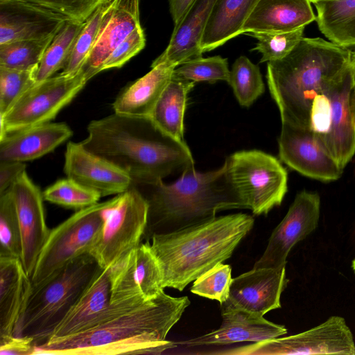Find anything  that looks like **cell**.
<instances>
[{
    "instance_id": "obj_1",
    "label": "cell",
    "mask_w": 355,
    "mask_h": 355,
    "mask_svg": "<svg viewBox=\"0 0 355 355\" xmlns=\"http://www.w3.org/2000/svg\"><path fill=\"white\" fill-rule=\"evenodd\" d=\"M190 303L187 296L175 297L163 291L90 329L50 338L36 345L34 355L161 354L177 347L166 338Z\"/></svg>"
},
{
    "instance_id": "obj_2",
    "label": "cell",
    "mask_w": 355,
    "mask_h": 355,
    "mask_svg": "<svg viewBox=\"0 0 355 355\" xmlns=\"http://www.w3.org/2000/svg\"><path fill=\"white\" fill-rule=\"evenodd\" d=\"M87 132L81 145L123 170L132 181L163 180L194 166L186 142L164 132L150 117L114 112L91 121Z\"/></svg>"
},
{
    "instance_id": "obj_3",
    "label": "cell",
    "mask_w": 355,
    "mask_h": 355,
    "mask_svg": "<svg viewBox=\"0 0 355 355\" xmlns=\"http://www.w3.org/2000/svg\"><path fill=\"white\" fill-rule=\"evenodd\" d=\"M350 52L320 37H302L284 58L267 62L266 81L282 123L310 130L314 98L349 72Z\"/></svg>"
},
{
    "instance_id": "obj_4",
    "label": "cell",
    "mask_w": 355,
    "mask_h": 355,
    "mask_svg": "<svg viewBox=\"0 0 355 355\" xmlns=\"http://www.w3.org/2000/svg\"><path fill=\"white\" fill-rule=\"evenodd\" d=\"M148 205L144 238L166 233L212 217L218 211L248 209L228 176L226 165L200 173L194 166L185 169L178 180L166 184L162 180L132 181Z\"/></svg>"
},
{
    "instance_id": "obj_5",
    "label": "cell",
    "mask_w": 355,
    "mask_h": 355,
    "mask_svg": "<svg viewBox=\"0 0 355 355\" xmlns=\"http://www.w3.org/2000/svg\"><path fill=\"white\" fill-rule=\"evenodd\" d=\"M254 217L244 213L214 216L150 238L164 288L180 291L218 263L229 259L252 229Z\"/></svg>"
},
{
    "instance_id": "obj_6",
    "label": "cell",
    "mask_w": 355,
    "mask_h": 355,
    "mask_svg": "<svg viewBox=\"0 0 355 355\" xmlns=\"http://www.w3.org/2000/svg\"><path fill=\"white\" fill-rule=\"evenodd\" d=\"M101 268L85 254L33 288L13 336L31 338L36 345L48 340Z\"/></svg>"
},
{
    "instance_id": "obj_7",
    "label": "cell",
    "mask_w": 355,
    "mask_h": 355,
    "mask_svg": "<svg viewBox=\"0 0 355 355\" xmlns=\"http://www.w3.org/2000/svg\"><path fill=\"white\" fill-rule=\"evenodd\" d=\"M148 213V203L133 184L106 201L101 230L89 253L101 268H110L139 245L147 226Z\"/></svg>"
},
{
    "instance_id": "obj_8",
    "label": "cell",
    "mask_w": 355,
    "mask_h": 355,
    "mask_svg": "<svg viewBox=\"0 0 355 355\" xmlns=\"http://www.w3.org/2000/svg\"><path fill=\"white\" fill-rule=\"evenodd\" d=\"M231 181L254 215L279 206L288 191V173L275 157L259 150L237 151L225 161Z\"/></svg>"
},
{
    "instance_id": "obj_9",
    "label": "cell",
    "mask_w": 355,
    "mask_h": 355,
    "mask_svg": "<svg viewBox=\"0 0 355 355\" xmlns=\"http://www.w3.org/2000/svg\"><path fill=\"white\" fill-rule=\"evenodd\" d=\"M105 205L106 201L78 209L51 230L31 278L33 288L72 260L90 253L101 230Z\"/></svg>"
},
{
    "instance_id": "obj_10",
    "label": "cell",
    "mask_w": 355,
    "mask_h": 355,
    "mask_svg": "<svg viewBox=\"0 0 355 355\" xmlns=\"http://www.w3.org/2000/svg\"><path fill=\"white\" fill-rule=\"evenodd\" d=\"M81 69L75 75L59 73L36 82L5 114H0V139L8 133L49 123L88 81Z\"/></svg>"
},
{
    "instance_id": "obj_11",
    "label": "cell",
    "mask_w": 355,
    "mask_h": 355,
    "mask_svg": "<svg viewBox=\"0 0 355 355\" xmlns=\"http://www.w3.org/2000/svg\"><path fill=\"white\" fill-rule=\"evenodd\" d=\"M227 355L355 354V342L345 320L329 317L305 331L265 340L227 350L211 352Z\"/></svg>"
},
{
    "instance_id": "obj_12",
    "label": "cell",
    "mask_w": 355,
    "mask_h": 355,
    "mask_svg": "<svg viewBox=\"0 0 355 355\" xmlns=\"http://www.w3.org/2000/svg\"><path fill=\"white\" fill-rule=\"evenodd\" d=\"M106 269L111 303L125 311L156 297L164 289L160 265L148 240Z\"/></svg>"
},
{
    "instance_id": "obj_13",
    "label": "cell",
    "mask_w": 355,
    "mask_h": 355,
    "mask_svg": "<svg viewBox=\"0 0 355 355\" xmlns=\"http://www.w3.org/2000/svg\"><path fill=\"white\" fill-rule=\"evenodd\" d=\"M320 206V197L317 192H299L284 218L272 231L265 251L253 268L286 266L292 248L316 230Z\"/></svg>"
},
{
    "instance_id": "obj_14",
    "label": "cell",
    "mask_w": 355,
    "mask_h": 355,
    "mask_svg": "<svg viewBox=\"0 0 355 355\" xmlns=\"http://www.w3.org/2000/svg\"><path fill=\"white\" fill-rule=\"evenodd\" d=\"M279 157L291 169L321 182L338 180L343 169L311 130L282 123Z\"/></svg>"
},
{
    "instance_id": "obj_15",
    "label": "cell",
    "mask_w": 355,
    "mask_h": 355,
    "mask_svg": "<svg viewBox=\"0 0 355 355\" xmlns=\"http://www.w3.org/2000/svg\"><path fill=\"white\" fill-rule=\"evenodd\" d=\"M18 216L23 267L31 278L39 254L51 230L46 225L43 195L24 171L9 189Z\"/></svg>"
},
{
    "instance_id": "obj_16",
    "label": "cell",
    "mask_w": 355,
    "mask_h": 355,
    "mask_svg": "<svg viewBox=\"0 0 355 355\" xmlns=\"http://www.w3.org/2000/svg\"><path fill=\"white\" fill-rule=\"evenodd\" d=\"M67 178L99 193L101 197L126 191L132 179L108 160L86 150L81 144L69 142L64 153Z\"/></svg>"
},
{
    "instance_id": "obj_17",
    "label": "cell",
    "mask_w": 355,
    "mask_h": 355,
    "mask_svg": "<svg viewBox=\"0 0 355 355\" xmlns=\"http://www.w3.org/2000/svg\"><path fill=\"white\" fill-rule=\"evenodd\" d=\"M222 323L216 330L176 344L186 347L230 345L259 342L286 334L285 326L268 321L241 309L220 304Z\"/></svg>"
},
{
    "instance_id": "obj_18",
    "label": "cell",
    "mask_w": 355,
    "mask_h": 355,
    "mask_svg": "<svg viewBox=\"0 0 355 355\" xmlns=\"http://www.w3.org/2000/svg\"><path fill=\"white\" fill-rule=\"evenodd\" d=\"M286 266L253 268L233 278L225 305L260 315L281 307V295L286 286Z\"/></svg>"
},
{
    "instance_id": "obj_19",
    "label": "cell",
    "mask_w": 355,
    "mask_h": 355,
    "mask_svg": "<svg viewBox=\"0 0 355 355\" xmlns=\"http://www.w3.org/2000/svg\"><path fill=\"white\" fill-rule=\"evenodd\" d=\"M125 311L112 304L107 269L101 268L49 339L79 334Z\"/></svg>"
},
{
    "instance_id": "obj_20",
    "label": "cell",
    "mask_w": 355,
    "mask_h": 355,
    "mask_svg": "<svg viewBox=\"0 0 355 355\" xmlns=\"http://www.w3.org/2000/svg\"><path fill=\"white\" fill-rule=\"evenodd\" d=\"M69 19L22 0L0 1V44L55 36Z\"/></svg>"
},
{
    "instance_id": "obj_21",
    "label": "cell",
    "mask_w": 355,
    "mask_h": 355,
    "mask_svg": "<svg viewBox=\"0 0 355 355\" xmlns=\"http://www.w3.org/2000/svg\"><path fill=\"white\" fill-rule=\"evenodd\" d=\"M139 26V0L110 1L92 50L81 69L88 80L101 71L110 55Z\"/></svg>"
},
{
    "instance_id": "obj_22",
    "label": "cell",
    "mask_w": 355,
    "mask_h": 355,
    "mask_svg": "<svg viewBox=\"0 0 355 355\" xmlns=\"http://www.w3.org/2000/svg\"><path fill=\"white\" fill-rule=\"evenodd\" d=\"M352 90L350 71L329 88L330 125L327 133L319 139L343 170L355 155V121L350 103Z\"/></svg>"
},
{
    "instance_id": "obj_23",
    "label": "cell",
    "mask_w": 355,
    "mask_h": 355,
    "mask_svg": "<svg viewBox=\"0 0 355 355\" xmlns=\"http://www.w3.org/2000/svg\"><path fill=\"white\" fill-rule=\"evenodd\" d=\"M73 132L64 123H46L8 133L0 139V162L33 160L53 151Z\"/></svg>"
},
{
    "instance_id": "obj_24",
    "label": "cell",
    "mask_w": 355,
    "mask_h": 355,
    "mask_svg": "<svg viewBox=\"0 0 355 355\" xmlns=\"http://www.w3.org/2000/svg\"><path fill=\"white\" fill-rule=\"evenodd\" d=\"M216 1L193 0L182 20L174 26L167 47L152 64L166 62L177 67L189 60L201 57V38Z\"/></svg>"
},
{
    "instance_id": "obj_25",
    "label": "cell",
    "mask_w": 355,
    "mask_h": 355,
    "mask_svg": "<svg viewBox=\"0 0 355 355\" xmlns=\"http://www.w3.org/2000/svg\"><path fill=\"white\" fill-rule=\"evenodd\" d=\"M32 290L20 259L0 257V340L13 336Z\"/></svg>"
},
{
    "instance_id": "obj_26",
    "label": "cell",
    "mask_w": 355,
    "mask_h": 355,
    "mask_svg": "<svg viewBox=\"0 0 355 355\" xmlns=\"http://www.w3.org/2000/svg\"><path fill=\"white\" fill-rule=\"evenodd\" d=\"M316 19L310 0H259L243 27L248 32H289Z\"/></svg>"
},
{
    "instance_id": "obj_27",
    "label": "cell",
    "mask_w": 355,
    "mask_h": 355,
    "mask_svg": "<svg viewBox=\"0 0 355 355\" xmlns=\"http://www.w3.org/2000/svg\"><path fill=\"white\" fill-rule=\"evenodd\" d=\"M176 67L166 62L151 64V70L137 79L115 99L114 112L135 116L150 117Z\"/></svg>"
},
{
    "instance_id": "obj_28",
    "label": "cell",
    "mask_w": 355,
    "mask_h": 355,
    "mask_svg": "<svg viewBox=\"0 0 355 355\" xmlns=\"http://www.w3.org/2000/svg\"><path fill=\"white\" fill-rule=\"evenodd\" d=\"M259 0H217L206 24L200 47L202 53L242 34L243 27Z\"/></svg>"
},
{
    "instance_id": "obj_29",
    "label": "cell",
    "mask_w": 355,
    "mask_h": 355,
    "mask_svg": "<svg viewBox=\"0 0 355 355\" xmlns=\"http://www.w3.org/2000/svg\"><path fill=\"white\" fill-rule=\"evenodd\" d=\"M316 21L329 41L350 51L355 50V0H320L312 2Z\"/></svg>"
},
{
    "instance_id": "obj_30",
    "label": "cell",
    "mask_w": 355,
    "mask_h": 355,
    "mask_svg": "<svg viewBox=\"0 0 355 355\" xmlns=\"http://www.w3.org/2000/svg\"><path fill=\"white\" fill-rule=\"evenodd\" d=\"M195 83L174 74L159 98L150 116L154 123L174 139L184 142V116L187 95Z\"/></svg>"
},
{
    "instance_id": "obj_31",
    "label": "cell",
    "mask_w": 355,
    "mask_h": 355,
    "mask_svg": "<svg viewBox=\"0 0 355 355\" xmlns=\"http://www.w3.org/2000/svg\"><path fill=\"white\" fill-rule=\"evenodd\" d=\"M85 22L68 19L56 33L39 64L36 82L47 79L64 69Z\"/></svg>"
},
{
    "instance_id": "obj_32",
    "label": "cell",
    "mask_w": 355,
    "mask_h": 355,
    "mask_svg": "<svg viewBox=\"0 0 355 355\" xmlns=\"http://www.w3.org/2000/svg\"><path fill=\"white\" fill-rule=\"evenodd\" d=\"M227 83L239 103L245 107H250L265 92L259 67L244 55L239 56L233 63Z\"/></svg>"
},
{
    "instance_id": "obj_33",
    "label": "cell",
    "mask_w": 355,
    "mask_h": 355,
    "mask_svg": "<svg viewBox=\"0 0 355 355\" xmlns=\"http://www.w3.org/2000/svg\"><path fill=\"white\" fill-rule=\"evenodd\" d=\"M54 37L0 44V67L21 70L37 67Z\"/></svg>"
},
{
    "instance_id": "obj_34",
    "label": "cell",
    "mask_w": 355,
    "mask_h": 355,
    "mask_svg": "<svg viewBox=\"0 0 355 355\" xmlns=\"http://www.w3.org/2000/svg\"><path fill=\"white\" fill-rule=\"evenodd\" d=\"M21 230L10 190L0 195V257H21Z\"/></svg>"
},
{
    "instance_id": "obj_35",
    "label": "cell",
    "mask_w": 355,
    "mask_h": 355,
    "mask_svg": "<svg viewBox=\"0 0 355 355\" xmlns=\"http://www.w3.org/2000/svg\"><path fill=\"white\" fill-rule=\"evenodd\" d=\"M44 200L67 208L81 209L98 202L101 196L67 178L42 192Z\"/></svg>"
},
{
    "instance_id": "obj_36",
    "label": "cell",
    "mask_w": 355,
    "mask_h": 355,
    "mask_svg": "<svg viewBox=\"0 0 355 355\" xmlns=\"http://www.w3.org/2000/svg\"><path fill=\"white\" fill-rule=\"evenodd\" d=\"M230 70L227 58L220 55L198 57L178 66L173 74L179 78L196 82L214 83L229 80Z\"/></svg>"
},
{
    "instance_id": "obj_37",
    "label": "cell",
    "mask_w": 355,
    "mask_h": 355,
    "mask_svg": "<svg viewBox=\"0 0 355 355\" xmlns=\"http://www.w3.org/2000/svg\"><path fill=\"white\" fill-rule=\"evenodd\" d=\"M110 1L100 6L85 21L61 73L75 75L81 70L92 50L103 15Z\"/></svg>"
},
{
    "instance_id": "obj_38",
    "label": "cell",
    "mask_w": 355,
    "mask_h": 355,
    "mask_svg": "<svg viewBox=\"0 0 355 355\" xmlns=\"http://www.w3.org/2000/svg\"><path fill=\"white\" fill-rule=\"evenodd\" d=\"M304 28L289 32H248L257 40L252 51L261 53L260 63L280 60L287 55L303 37Z\"/></svg>"
},
{
    "instance_id": "obj_39",
    "label": "cell",
    "mask_w": 355,
    "mask_h": 355,
    "mask_svg": "<svg viewBox=\"0 0 355 355\" xmlns=\"http://www.w3.org/2000/svg\"><path fill=\"white\" fill-rule=\"evenodd\" d=\"M37 69L21 70L0 67V114H6L36 83Z\"/></svg>"
},
{
    "instance_id": "obj_40",
    "label": "cell",
    "mask_w": 355,
    "mask_h": 355,
    "mask_svg": "<svg viewBox=\"0 0 355 355\" xmlns=\"http://www.w3.org/2000/svg\"><path fill=\"white\" fill-rule=\"evenodd\" d=\"M232 279L231 266L220 263L194 280L191 292L222 304L229 297Z\"/></svg>"
},
{
    "instance_id": "obj_41",
    "label": "cell",
    "mask_w": 355,
    "mask_h": 355,
    "mask_svg": "<svg viewBox=\"0 0 355 355\" xmlns=\"http://www.w3.org/2000/svg\"><path fill=\"white\" fill-rule=\"evenodd\" d=\"M35 4L66 18L85 22L88 17L102 4L111 0H22Z\"/></svg>"
},
{
    "instance_id": "obj_42",
    "label": "cell",
    "mask_w": 355,
    "mask_h": 355,
    "mask_svg": "<svg viewBox=\"0 0 355 355\" xmlns=\"http://www.w3.org/2000/svg\"><path fill=\"white\" fill-rule=\"evenodd\" d=\"M146 45V38L141 26L136 28L121 42L103 64V70L120 68L130 58L139 53Z\"/></svg>"
},
{
    "instance_id": "obj_43",
    "label": "cell",
    "mask_w": 355,
    "mask_h": 355,
    "mask_svg": "<svg viewBox=\"0 0 355 355\" xmlns=\"http://www.w3.org/2000/svg\"><path fill=\"white\" fill-rule=\"evenodd\" d=\"M35 347L31 338L12 336L0 340V355H34Z\"/></svg>"
},
{
    "instance_id": "obj_44",
    "label": "cell",
    "mask_w": 355,
    "mask_h": 355,
    "mask_svg": "<svg viewBox=\"0 0 355 355\" xmlns=\"http://www.w3.org/2000/svg\"><path fill=\"white\" fill-rule=\"evenodd\" d=\"M26 166L21 162H0V195L10 189Z\"/></svg>"
},
{
    "instance_id": "obj_45",
    "label": "cell",
    "mask_w": 355,
    "mask_h": 355,
    "mask_svg": "<svg viewBox=\"0 0 355 355\" xmlns=\"http://www.w3.org/2000/svg\"><path fill=\"white\" fill-rule=\"evenodd\" d=\"M193 0H168L169 12L174 26L182 20Z\"/></svg>"
},
{
    "instance_id": "obj_46",
    "label": "cell",
    "mask_w": 355,
    "mask_h": 355,
    "mask_svg": "<svg viewBox=\"0 0 355 355\" xmlns=\"http://www.w3.org/2000/svg\"><path fill=\"white\" fill-rule=\"evenodd\" d=\"M349 69L352 76V89L355 87V50L351 51L349 58Z\"/></svg>"
},
{
    "instance_id": "obj_47",
    "label": "cell",
    "mask_w": 355,
    "mask_h": 355,
    "mask_svg": "<svg viewBox=\"0 0 355 355\" xmlns=\"http://www.w3.org/2000/svg\"><path fill=\"white\" fill-rule=\"evenodd\" d=\"M350 103L352 114L355 121V87L352 89L351 92Z\"/></svg>"
},
{
    "instance_id": "obj_48",
    "label": "cell",
    "mask_w": 355,
    "mask_h": 355,
    "mask_svg": "<svg viewBox=\"0 0 355 355\" xmlns=\"http://www.w3.org/2000/svg\"><path fill=\"white\" fill-rule=\"evenodd\" d=\"M352 268L354 270V272H355V258L354 259V260L352 261Z\"/></svg>"
},
{
    "instance_id": "obj_49",
    "label": "cell",
    "mask_w": 355,
    "mask_h": 355,
    "mask_svg": "<svg viewBox=\"0 0 355 355\" xmlns=\"http://www.w3.org/2000/svg\"><path fill=\"white\" fill-rule=\"evenodd\" d=\"M317 1H320V0H310L311 2Z\"/></svg>"
},
{
    "instance_id": "obj_50",
    "label": "cell",
    "mask_w": 355,
    "mask_h": 355,
    "mask_svg": "<svg viewBox=\"0 0 355 355\" xmlns=\"http://www.w3.org/2000/svg\"><path fill=\"white\" fill-rule=\"evenodd\" d=\"M7 1V0H0V1Z\"/></svg>"
}]
</instances>
